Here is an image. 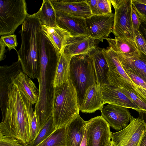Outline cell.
<instances>
[{
	"mask_svg": "<svg viewBox=\"0 0 146 146\" xmlns=\"http://www.w3.org/2000/svg\"><path fill=\"white\" fill-rule=\"evenodd\" d=\"M8 97L0 123V134L13 137L24 146H29L31 123L35 113L33 104L12 83L8 86Z\"/></svg>",
	"mask_w": 146,
	"mask_h": 146,
	"instance_id": "6da1fadb",
	"label": "cell"
},
{
	"mask_svg": "<svg viewBox=\"0 0 146 146\" xmlns=\"http://www.w3.org/2000/svg\"><path fill=\"white\" fill-rule=\"evenodd\" d=\"M60 55L51 42L46 41L41 43L40 72L38 79L39 95L35 108L40 130L52 115L54 81Z\"/></svg>",
	"mask_w": 146,
	"mask_h": 146,
	"instance_id": "7a4b0ae2",
	"label": "cell"
},
{
	"mask_svg": "<svg viewBox=\"0 0 146 146\" xmlns=\"http://www.w3.org/2000/svg\"><path fill=\"white\" fill-rule=\"evenodd\" d=\"M42 26L38 19L28 15L22 25L21 45L17 52L22 72L30 78L37 80L40 69Z\"/></svg>",
	"mask_w": 146,
	"mask_h": 146,
	"instance_id": "3957f363",
	"label": "cell"
},
{
	"mask_svg": "<svg viewBox=\"0 0 146 146\" xmlns=\"http://www.w3.org/2000/svg\"><path fill=\"white\" fill-rule=\"evenodd\" d=\"M79 110L77 92L70 80L54 87L52 115L56 129L66 127L79 114Z\"/></svg>",
	"mask_w": 146,
	"mask_h": 146,
	"instance_id": "277c9868",
	"label": "cell"
},
{
	"mask_svg": "<svg viewBox=\"0 0 146 146\" xmlns=\"http://www.w3.org/2000/svg\"><path fill=\"white\" fill-rule=\"evenodd\" d=\"M70 80L76 89L80 106L87 89L97 83L93 60L89 53L71 57Z\"/></svg>",
	"mask_w": 146,
	"mask_h": 146,
	"instance_id": "5b68a950",
	"label": "cell"
},
{
	"mask_svg": "<svg viewBox=\"0 0 146 146\" xmlns=\"http://www.w3.org/2000/svg\"><path fill=\"white\" fill-rule=\"evenodd\" d=\"M28 15L25 0H0V35L13 34Z\"/></svg>",
	"mask_w": 146,
	"mask_h": 146,
	"instance_id": "8992f818",
	"label": "cell"
},
{
	"mask_svg": "<svg viewBox=\"0 0 146 146\" xmlns=\"http://www.w3.org/2000/svg\"><path fill=\"white\" fill-rule=\"evenodd\" d=\"M115 10L112 32L115 37L135 40L131 21L132 0H111Z\"/></svg>",
	"mask_w": 146,
	"mask_h": 146,
	"instance_id": "52a82bcc",
	"label": "cell"
},
{
	"mask_svg": "<svg viewBox=\"0 0 146 146\" xmlns=\"http://www.w3.org/2000/svg\"><path fill=\"white\" fill-rule=\"evenodd\" d=\"M146 130L144 121L132 116L126 127L118 131L111 132V146H138Z\"/></svg>",
	"mask_w": 146,
	"mask_h": 146,
	"instance_id": "ba28073f",
	"label": "cell"
},
{
	"mask_svg": "<svg viewBox=\"0 0 146 146\" xmlns=\"http://www.w3.org/2000/svg\"><path fill=\"white\" fill-rule=\"evenodd\" d=\"M87 146H108L111 143L110 127L101 116L86 121Z\"/></svg>",
	"mask_w": 146,
	"mask_h": 146,
	"instance_id": "9c48e42d",
	"label": "cell"
},
{
	"mask_svg": "<svg viewBox=\"0 0 146 146\" xmlns=\"http://www.w3.org/2000/svg\"><path fill=\"white\" fill-rule=\"evenodd\" d=\"M114 14L92 15L85 19L88 36L103 42L112 32Z\"/></svg>",
	"mask_w": 146,
	"mask_h": 146,
	"instance_id": "30bf717a",
	"label": "cell"
},
{
	"mask_svg": "<svg viewBox=\"0 0 146 146\" xmlns=\"http://www.w3.org/2000/svg\"><path fill=\"white\" fill-rule=\"evenodd\" d=\"M100 41L87 35L71 36L66 39L62 52L66 56L88 53L97 47Z\"/></svg>",
	"mask_w": 146,
	"mask_h": 146,
	"instance_id": "8fae6325",
	"label": "cell"
},
{
	"mask_svg": "<svg viewBox=\"0 0 146 146\" xmlns=\"http://www.w3.org/2000/svg\"><path fill=\"white\" fill-rule=\"evenodd\" d=\"M100 110L101 116L110 127L116 131L126 127L132 116L128 108L112 104L104 106Z\"/></svg>",
	"mask_w": 146,
	"mask_h": 146,
	"instance_id": "7c38bea8",
	"label": "cell"
},
{
	"mask_svg": "<svg viewBox=\"0 0 146 146\" xmlns=\"http://www.w3.org/2000/svg\"><path fill=\"white\" fill-rule=\"evenodd\" d=\"M22 71L21 63L18 60L10 66L0 67V106L2 117L5 114L8 100V86L12 83L17 76Z\"/></svg>",
	"mask_w": 146,
	"mask_h": 146,
	"instance_id": "4fadbf2b",
	"label": "cell"
},
{
	"mask_svg": "<svg viewBox=\"0 0 146 146\" xmlns=\"http://www.w3.org/2000/svg\"><path fill=\"white\" fill-rule=\"evenodd\" d=\"M56 11L86 19L93 15L86 0H50Z\"/></svg>",
	"mask_w": 146,
	"mask_h": 146,
	"instance_id": "5bb4252c",
	"label": "cell"
},
{
	"mask_svg": "<svg viewBox=\"0 0 146 146\" xmlns=\"http://www.w3.org/2000/svg\"><path fill=\"white\" fill-rule=\"evenodd\" d=\"M104 104H108L135 110L139 113L140 108L121 90L118 87L110 84L100 86Z\"/></svg>",
	"mask_w": 146,
	"mask_h": 146,
	"instance_id": "9a60e30c",
	"label": "cell"
},
{
	"mask_svg": "<svg viewBox=\"0 0 146 146\" xmlns=\"http://www.w3.org/2000/svg\"><path fill=\"white\" fill-rule=\"evenodd\" d=\"M57 26L68 31L72 36H88L85 19L71 16L62 12L56 11Z\"/></svg>",
	"mask_w": 146,
	"mask_h": 146,
	"instance_id": "2e32d148",
	"label": "cell"
},
{
	"mask_svg": "<svg viewBox=\"0 0 146 146\" xmlns=\"http://www.w3.org/2000/svg\"><path fill=\"white\" fill-rule=\"evenodd\" d=\"M104 104L100 86L96 83L87 90L80 110L83 113H91L100 110Z\"/></svg>",
	"mask_w": 146,
	"mask_h": 146,
	"instance_id": "e0dca14e",
	"label": "cell"
},
{
	"mask_svg": "<svg viewBox=\"0 0 146 146\" xmlns=\"http://www.w3.org/2000/svg\"><path fill=\"white\" fill-rule=\"evenodd\" d=\"M102 50L109 68L108 73L109 82L115 78H121L130 84H134L123 67L117 53L109 47L103 48Z\"/></svg>",
	"mask_w": 146,
	"mask_h": 146,
	"instance_id": "ac0fdd59",
	"label": "cell"
},
{
	"mask_svg": "<svg viewBox=\"0 0 146 146\" xmlns=\"http://www.w3.org/2000/svg\"><path fill=\"white\" fill-rule=\"evenodd\" d=\"M117 53L123 69L130 71L146 82V56L140 52L139 54L130 57Z\"/></svg>",
	"mask_w": 146,
	"mask_h": 146,
	"instance_id": "d6986e66",
	"label": "cell"
},
{
	"mask_svg": "<svg viewBox=\"0 0 146 146\" xmlns=\"http://www.w3.org/2000/svg\"><path fill=\"white\" fill-rule=\"evenodd\" d=\"M93 60L97 84H109L108 77V65L102 48L97 47L89 53Z\"/></svg>",
	"mask_w": 146,
	"mask_h": 146,
	"instance_id": "ffe728a7",
	"label": "cell"
},
{
	"mask_svg": "<svg viewBox=\"0 0 146 146\" xmlns=\"http://www.w3.org/2000/svg\"><path fill=\"white\" fill-rule=\"evenodd\" d=\"M86 121L78 115L66 126L67 146H80L86 129Z\"/></svg>",
	"mask_w": 146,
	"mask_h": 146,
	"instance_id": "44dd1931",
	"label": "cell"
},
{
	"mask_svg": "<svg viewBox=\"0 0 146 146\" xmlns=\"http://www.w3.org/2000/svg\"><path fill=\"white\" fill-rule=\"evenodd\" d=\"M12 83L31 103L33 104L36 103L39 97V89L27 75L21 72L13 80Z\"/></svg>",
	"mask_w": 146,
	"mask_h": 146,
	"instance_id": "7402d4cb",
	"label": "cell"
},
{
	"mask_svg": "<svg viewBox=\"0 0 146 146\" xmlns=\"http://www.w3.org/2000/svg\"><path fill=\"white\" fill-rule=\"evenodd\" d=\"M105 39L108 43L109 48L126 57H132L140 53L135 40L117 37Z\"/></svg>",
	"mask_w": 146,
	"mask_h": 146,
	"instance_id": "603a6c76",
	"label": "cell"
},
{
	"mask_svg": "<svg viewBox=\"0 0 146 146\" xmlns=\"http://www.w3.org/2000/svg\"><path fill=\"white\" fill-rule=\"evenodd\" d=\"M42 30L60 54L67 39L72 36L68 31L58 27H50L42 25Z\"/></svg>",
	"mask_w": 146,
	"mask_h": 146,
	"instance_id": "cb8c5ba5",
	"label": "cell"
},
{
	"mask_svg": "<svg viewBox=\"0 0 146 146\" xmlns=\"http://www.w3.org/2000/svg\"><path fill=\"white\" fill-rule=\"evenodd\" d=\"M31 15L38 19L42 25L50 27L57 26L56 11L50 0H43L39 10Z\"/></svg>",
	"mask_w": 146,
	"mask_h": 146,
	"instance_id": "d4e9b609",
	"label": "cell"
},
{
	"mask_svg": "<svg viewBox=\"0 0 146 146\" xmlns=\"http://www.w3.org/2000/svg\"><path fill=\"white\" fill-rule=\"evenodd\" d=\"M71 58L61 52L55 71L54 81V87L59 86L70 80Z\"/></svg>",
	"mask_w": 146,
	"mask_h": 146,
	"instance_id": "484cf974",
	"label": "cell"
},
{
	"mask_svg": "<svg viewBox=\"0 0 146 146\" xmlns=\"http://www.w3.org/2000/svg\"><path fill=\"white\" fill-rule=\"evenodd\" d=\"M113 85L119 88L126 96L140 109L146 113V103L134 92L130 84L121 78H117Z\"/></svg>",
	"mask_w": 146,
	"mask_h": 146,
	"instance_id": "4316f807",
	"label": "cell"
},
{
	"mask_svg": "<svg viewBox=\"0 0 146 146\" xmlns=\"http://www.w3.org/2000/svg\"><path fill=\"white\" fill-rule=\"evenodd\" d=\"M36 146H67L66 127L56 129L47 138Z\"/></svg>",
	"mask_w": 146,
	"mask_h": 146,
	"instance_id": "83f0119b",
	"label": "cell"
},
{
	"mask_svg": "<svg viewBox=\"0 0 146 146\" xmlns=\"http://www.w3.org/2000/svg\"><path fill=\"white\" fill-rule=\"evenodd\" d=\"M53 124L52 115L43 125L35 140L29 146H36L52 134L56 130Z\"/></svg>",
	"mask_w": 146,
	"mask_h": 146,
	"instance_id": "f1b7e54d",
	"label": "cell"
},
{
	"mask_svg": "<svg viewBox=\"0 0 146 146\" xmlns=\"http://www.w3.org/2000/svg\"><path fill=\"white\" fill-rule=\"evenodd\" d=\"M0 40L3 42L6 47L8 48V50L9 51L14 49L17 52L16 49L18 44L16 35L13 34L1 36Z\"/></svg>",
	"mask_w": 146,
	"mask_h": 146,
	"instance_id": "f546056e",
	"label": "cell"
},
{
	"mask_svg": "<svg viewBox=\"0 0 146 146\" xmlns=\"http://www.w3.org/2000/svg\"><path fill=\"white\" fill-rule=\"evenodd\" d=\"M132 6L141 22L146 24V4L132 0Z\"/></svg>",
	"mask_w": 146,
	"mask_h": 146,
	"instance_id": "4dcf8cb0",
	"label": "cell"
},
{
	"mask_svg": "<svg viewBox=\"0 0 146 146\" xmlns=\"http://www.w3.org/2000/svg\"><path fill=\"white\" fill-rule=\"evenodd\" d=\"M98 15L111 13V4L110 0H98Z\"/></svg>",
	"mask_w": 146,
	"mask_h": 146,
	"instance_id": "1f68e13d",
	"label": "cell"
},
{
	"mask_svg": "<svg viewBox=\"0 0 146 146\" xmlns=\"http://www.w3.org/2000/svg\"><path fill=\"white\" fill-rule=\"evenodd\" d=\"M0 146H24L18 140L0 134Z\"/></svg>",
	"mask_w": 146,
	"mask_h": 146,
	"instance_id": "d6a6232c",
	"label": "cell"
},
{
	"mask_svg": "<svg viewBox=\"0 0 146 146\" xmlns=\"http://www.w3.org/2000/svg\"><path fill=\"white\" fill-rule=\"evenodd\" d=\"M134 39L139 51L146 56V41L139 30L137 32Z\"/></svg>",
	"mask_w": 146,
	"mask_h": 146,
	"instance_id": "836d02e7",
	"label": "cell"
},
{
	"mask_svg": "<svg viewBox=\"0 0 146 146\" xmlns=\"http://www.w3.org/2000/svg\"><path fill=\"white\" fill-rule=\"evenodd\" d=\"M40 131L38 125L36 115L35 112L30 125V144L35 139Z\"/></svg>",
	"mask_w": 146,
	"mask_h": 146,
	"instance_id": "e575fe53",
	"label": "cell"
},
{
	"mask_svg": "<svg viewBox=\"0 0 146 146\" xmlns=\"http://www.w3.org/2000/svg\"><path fill=\"white\" fill-rule=\"evenodd\" d=\"M131 18L133 35L134 38L137 32L139 30L140 26L142 22L132 6L131 11Z\"/></svg>",
	"mask_w": 146,
	"mask_h": 146,
	"instance_id": "d590c367",
	"label": "cell"
},
{
	"mask_svg": "<svg viewBox=\"0 0 146 146\" xmlns=\"http://www.w3.org/2000/svg\"><path fill=\"white\" fill-rule=\"evenodd\" d=\"M124 69L134 83L140 87L146 89V82L144 80L130 71L126 69Z\"/></svg>",
	"mask_w": 146,
	"mask_h": 146,
	"instance_id": "8d00e7d4",
	"label": "cell"
},
{
	"mask_svg": "<svg viewBox=\"0 0 146 146\" xmlns=\"http://www.w3.org/2000/svg\"><path fill=\"white\" fill-rule=\"evenodd\" d=\"M130 85L136 94L146 103V89L140 87L135 84Z\"/></svg>",
	"mask_w": 146,
	"mask_h": 146,
	"instance_id": "74e56055",
	"label": "cell"
},
{
	"mask_svg": "<svg viewBox=\"0 0 146 146\" xmlns=\"http://www.w3.org/2000/svg\"><path fill=\"white\" fill-rule=\"evenodd\" d=\"M93 15H98V0H86Z\"/></svg>",
	"mask_w": 146,
	"mask_h": 146,
	"instance_id": "f35d334b",
	"label": "cell"
},
{
	"mask_svg": "<svg viewBox=\"0 0 146 146\" xmlns=\"http://www.w3.org/2000/svg\"><path fill=\"white\" fill-rule=\"evenodd\" d=\"M6 46L3 42L0 40V61L4 60L6 57L5 53L7 50L5 49Z\"/></svg>",
	"mask_w": 146,
	"mask_h": 146,
	"instance_id": "ab89813d",
	"label": "cell"
},
{
	"mask_svg": "<svg viewBox=\"0 0 146 146\" xmlns=\"http://www.w3.org/2000/svg\"><path fill=\"white\" fill-rule=\"evenodd\" d=\"M139 30L142 33L146 41V24L142 22L140 25Z\"/></svg>",
	"mask_w": 146,
	"mask_h": 146,
	"instance_id": "60d3db41",
	"label": "cell"
},
{
	"mask_svg": "<svg viewBox=\"0 0 146 146\" xmlns=\"http://www.w3.org/2000/svg\"><path fill=\"white\" fill-rule=\"evenodd\" d=\"M138 146H146V130Z\"/></svg>",
	"mask_w": 146,
	"mask_h": 146,
	"instance_id": "b9f144b4",
	"label": "cell"
},
{
	"mask_svg": "<svg viewBox=\"0 0 146 146\" xmlns=\"http://www.w3.org/2000/svg\"><path fill=\"white\" fill-rule=\"evenodd\" d=\"M80 146H87V141L86 131V129L84 135V137L83 139Z\"/></svg>",
	"mask_w": 146,
	"mask_h": 146,
	"instance_id": "7bdbcfd3",
	"label": "cell"
},
{
	"mask_svg": "<svg viewBox=\"0 0 146 146\" xmlns=\"http://www.w3.org/2000/svg\"><path fill=\"white\" fill-rule=\"evenodd\" d=\"M138 117L144 121L146 124V113L142 112L139 113Z\"/></svg>",
	"mask_w": 146,
	"mask_h": 146,
	"instance_id": "ee69618b",
	"label": "cell"
},
{
	"mask_svg": "<svg viewBox=\"0 0 146 146\" xmlns=\"http://www.w3.org/2000/svg\"><path fill=\"white\" fill-rule=\"evenodd\" d=\"M136 1L146 4V0H135Z\"/></svg>",
	"mask_w": 146,
	"mask_h": 146,
	"instance_id": "f6af8a7d",
	"label": "cell"
},
{
	"mask_svg": "<svg viewBox=\"0 0 146 146\" xmlns=\"http://www.w3.org/2000/svg\"><path fill=\"white\" fill-rule=\"evenodd\" d=\"M111 146V143L108 146Z\"/></svg>",
	"mask_w": 146,
	"mask_h": 146,
	"instance_id": "bcb514c9",
	"label": "cell"
}]
</instances>
